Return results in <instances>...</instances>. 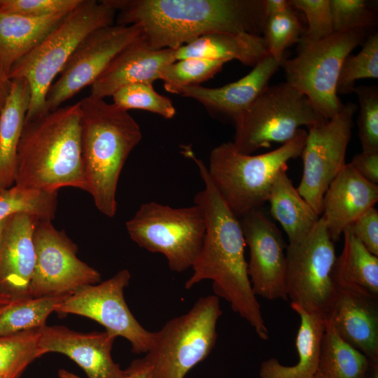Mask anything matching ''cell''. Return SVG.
<instances>
[{
	"instance_id": "40",
	"label": "cell",
	"mask_w": 378,
	"mask_h": 378,
	"mask_svg": "<svg viewBox=\"0 0 378 378\" xmlns=\"http://www.w3.org/2000/svg\"><path fill=\"white\" fill-rule=\"evenodd\" d=\"M81 0H0V12L31 18L68 13Z\"/></svg>"
},
{
	"instance_id": "21",
	"label": "cell",
	"mask_w": 378,
	"mask_h": 378,
	"mask_svg": "<svg viewBox=\"0 0 378 378\" xmlns=\"http://www.w3.org/2000/svg\"><path fill=\"white\" fill-rule=\"evenodd\" d=\"M336 288L328 318L346 343L378 362V297L337 285Z\"/></svg>"
},
{
	"instance_id": "30",
	"label": "cell",
	"mask_w": 378,
	"mask_h": 378,
	"mask_svg": "<svg viewBox=\"0 0 378 378\" xmlns=\"http://www.w3.org/2000/svg\"><path fill=\"white\" fill-rule=\"evenodd\" d=\"M68 295L28 296L1 304L0 336L43 328L49 315Z\"/></svg>"
},
{
	"instance_id": "5",
	"label": "cell",
	"mask_w": 378,
	"mask_h": 378,
	"mask_svg": "<svg viewBox=\"0 0 378 378\" xmlns=\"http://www.w3.org/2000/svg\"><path fill=\"white\" fill-rule=\"evenodd\" d=\"M116 10L109 0H81L31 51L11 69L8 78L24 79L30 89L25 121L45 113L54 78L80 43L92 31L113 24Z\"/></svg>"
},
{
	"instance_id": "22",
	"label": "cell",
	"mask_w": 378,
	"mask_h": 378,
	"mask_svg": "<svg viewBox=\"0 0 378 378\" xmlns=\"http://www.w3.org/2000/svg\"><path fill=\"white\" fill-rule=\"evenodd\" d=\"M378 200V185L363 178L349 164L328 186L320 216L333 242Z\"/></svg>"
},
{
	"instance_id": "43",
	"label": "cell",
	"mask_w": 378,
	"mask_h": 378,
	"mask_svg": "<svg viewBox=\"0 0 378 378\" xmlns=\"http://www.w3.org/2000/svg\"><path fill=\"white\" fill-rule=\"evenodd\" d=\"M121 378H153L152 368L145 358L134 360Z\"/></svg>"
},
{
	"instance_id": "45",
	"label": "cell",
	"mask_w": 378,
	"mask_h": 378,
	"mask_svg": "<svg viewBox=\"0 0 378 378\" xmlns=\"http://www.w3.org/2000/svg\"><path fill=\"white\" fill-rule=\"evenodd\" d=\"M10 88V80L2 73L0 69V113L5 104Z\"/></svg>"
},
{
	"instance_id": "12",
	"label": "cell",
	"mask_w": 378,
	"mask_h": 378,
	"mask_svg": "<svg viewBox=\"0 0 378 378\" xmlns=\"http://www.w3.org/2000/svg\"><path fill=\"white\" fill-rule=\"evenodd\" d=\"M357 108L355 103L349 102L332 118L307 127L300 155L302 175L297 190L319 216L328 186L346 165V152Z\"/></svg>"
},
{
	"instance_id": "38",
	"label": "cell",
	"mask_w": 378,
	"mask_h": 378,
	"mask_svg": "<svg viewBox=\"0 0 378 378\" xmlns=\"http://www.w3.org/2000/svg\"><path fill=\"white\" fill-rule=\"evenodd\" d=\"M334 32L368 31L377 24V15L365 0H330Z\"/></svg>"
},
{
	"instance_id": "17",
	"label": "cell",
	"mask_w": 378,
	"mask_h": 378,
	"mask_svg": "<svg viewBox=\"0 0 378 378\" xmlns=\"http://www.w3.org/2000/svg\"><path fill=\"white\" fill-rule=\"evenodd\" d=\"M117 337L105 330L83 333L63 326L40 329L38 347L42 355L50 352L62 354L73 360L88 378H121L124 370L111 356ZM60 378H80L64 370L59 371Z\"/></svg>"
},
{
	"instance_id": "35",
	"label": "cell",
	"mask_w": 378,
	"mask_h": 378,
	"mask_svg": "<svg viewBox=\"0 0 378 378\" xmlns=\"http://www.w3.org/2000/svg\"><path fill=\"white\" fill-rule=\"evenodd\" d=\"M113 104L127 111L139 109L171 119L176 114L172 102L157 92L152 83H137L124 86L112 96Z\"/></svg>"
},
{
	"instance_id": "11",
	"label": "cell",
	"mask_w": 378,
	"mask_h": 378,
	"mask_svg": "<svg viewBox=\"0 0 378 378\" xmlns=\"http://www.w3.org/2000/svg\"><path fill=\"white\" fill-rule=\"evenodd\" d=\"M334 243L320 217L307 235L286 246L288 300L305 311L319 312L327 318L337 292Z\"/></svg>"
},
{
	"instance_id": "41",
	"label": "cell",
	"mask_w": 378,
	"mask_h": 378,
	"mask_svg": "<svg viewBox=\"0 0 378 378\" xmlns=\"http://www.w3.org/2000/svg\"><path fill=\"white\" fill-rule=\"evenodd\" d=\"M372 254L378 256V211L370 208L346 227Z\"/></svg>"
},
{
	"instance_id": "24",
	"label": "cell",
	"mask_w": 378,
	"mask_h": 378,
	"mask_svg": "<svg viewBox=\"0 0 378 378\" xmlns=\"http://www.w3.org/2000/svg\"><path fill=\"white\" fill-rule=\"evenodd\" d=\"M66 13L31 18L0 12V69L8 80L13 66L41 43Z\"/></svg>"
},
{
	"instance_id": "4",
	"label": "cell",
	"mask_w": 378,
	"mask_h": 378,
	"mask_svg": "<svg viewBox=\"0 0 378 378\" xmlns=\"http://www.w3.org/2000/svg\"><path fill=\"white\" fill-rule=\"evenodd\" d=\"M79 104L85 191L99 212L113 218L120 173L142 132L127 111L104 99L88 96Z\"/></svg>"
},
{
	"instance_id": "25",
	"label": "cell",
	"mask_w": 378,
	"mask_h": 378,
	"mask_svg": "<svg viewBox=\"0 0 378 378\" xmlns=\"http://www.w3.org/2000/svg\"><path fill=\"white\" fill-rule=\"evenodd\" d=\"M269 55L265 38L248 33H214L176 50V59L200 57L227 62L237 60L254 66Z\"/></svg>"
},
{
	"instance_id": "33",
	"label": "cell",
	"mask_w": 378,
	"mask_h": 378,
	"mask_svg": "<svg viewBox=\"0 0 378 378\" xmlns=\"http://www.w3.org/2000/svg\"><path fill=\"white\" fill-rule=\"evenodd\" d=\"M378 78V34H369L362 44V48L355 55H349L344 61L340 72L337 94L353 92L358 79Z\"/></svg>"
},
{
	"instance_id": "9",
	"label": "cell",
	"mask_w": 378,
	"mask_h": 378,
	"mask_svg": "<svg viewBox=\"0 0 378 378\" xmlns=\"http://www.w3.org/2000/svg\"><path fill=\"white\" fill-rule=\"evenodd\" d=\"M125 227L133 241L150 252L162 254L169 269L178 273L192 267L205 234L204 217L195 204L174 208L156 202H146Z\"/></svg>"
},
{
	"instance_id": "16",
	"label": "cell",
	"mask_w": 378,
	"mask_h": 378,
	"mask_svg": "<svg viewBox=\"0 0 378 378\" xmlns=\"http://www.w3.org/2000/svg\"><path fill=\"white\" fill-rule=\"evenodd\" d=\"M239 221L249 248L247 269L254 294L288 300L287 244L281 231L260 209L245 214Z\"/></svg>"
},
{
	"instance_id": "19",
	"label": "cell",
	"mask_w": 378,
	"mask_h": 378,
	"mask_svg": "<svg viewBox=\"0 0 378 378\" xmlns=\"http://www.w3.org/2000/svg\"><path fill=\"white\" fill-rule=\"evenodd\" d=\"M176 49L155 50L139 35L124 48L90 85V96L104 99L120 88L160 80L167 66L176 61Z\"/></svg>"
},
{
	"instance_id": "34",
	"label": "cell",
	"mask_w": 378,
	"mask_h": 378,
	"mask_svg": "<svg viewBox=\"0 0 378 378\" xmlns=\"http://www.w3.org/2000/svg\"><path fill=\"white\" fill-rule=\"evenodd\" d=\"M226 62L200 57H188L171 63L164 69L161 79L166 91L200 85L221 70Z\"/></svg>"
},
{
	"instance_id": "15",
	"label": "cell",
	"mask_w": 378,
	"mask_h": 378,
	"mask_svg": "<svg viewBox=\"0 0 378 378\" xmlns=\"http://www.w3.org/2000/svg\"><path fill=\"white\" fill-rule=\"evenodd\" d=\"M141 34L136 25L111 24L90 33L77 46L51 85L45 113L54 111L83 88L91 85L113 59Z\"/></svg>"
},
{
	"instance_id": "20",
	"label": "cell",
	"mask_w": 378,
	"mask_h": 378,
	"mask_svg": "<svg viewBox=\"0 0 378 378\" xmlns=\"http://www.w3.org/2000/svg\"><path fill=\"white\" fill-rule=\"evenodd\" d=\"M37 220L26 214L7 218L0 241V292L11 300L28 297L36 252Z\"/></svg>"
},
{
	"instance_id": "28",
	"label": "cell",
	"mask_w": 378,
	"mask_h": 378,
	"mask_svg": "<svg viewBox=\"0 0 378 378\" xmlns=\"http://www.w3.org/2000/svg\"><path fill=\"white\" fill-rule=\"evenodd\" d=\"M344 247L337 257L333 278L337 286L378 297V256L370 253L346 228Z\"/></svg>"
},
{
	"instance_id": "1",
	"label": "cell",
	"mask_w": 378,
	"mask_h": 378,
	"mask_svg": "<svg viewBox=\"0 0 378 378\" xmlns=\"http://www.w3.org/2000/svg\"><path fill=\"white\" fill-rule=\"evenodd\" d=\"M182 153L195 163L204 183V188L194 197V204L201 209L205 220L202 246L185 288L190 289L204 280L212 281L215 295L225 300L260 339L267 340L268 328L248 274L239 218L216 190L202 160L189 147H184Z\"/></svg>"
},
{
	"instance_id": "37",
	"label": "cell",
	"mask_w": 378,
	"mask_h": 378,
	"mask_svg": "<svg viewBox=\"0 0 378 378\" xmlns=\"http://www.w3.org/2000/svg\"><path fill=\"white\" fill-rule=\"evenodd\" d=\"M353 92L359 104L357 124L362 152L378 153V88L355 86Z\"/></svg>"
},
{
	"instance_id": "3",
	"label": "cell",
	"mask_w": 378,
	"mask_h": 378,
	"mask_svg": "<svg viewBox=\"0 0 378 378\" xmlns=\"http://www.w3.org/2000/svg\"><path fill=\"white\" fill-rule=\"evenodd\" d=\"M15 182L50 192L64 187L85 191L79 102L25 121Z\"/></svg>"
},
{
	"instance_id": "14",
	"label": "cell",
	"mask_w": 378,
	"mask_h": 378,
	"mask_svg": "<svg viewBox=\"0 0 378 378\" xmlns=\"http://www.w3.org/2000/svg\"><path fill=\"white\" fill-rule=\"evenodd\" d=\"M34 241L36 260L30 297L70 295L100 281V273L78 258L76 245L51 221H37Z\"/></svg>"
},
{
	"instance_id": "36",
	"label": "cell",
	"mask_w": 378,
	"mask_h": 378,
	"mask_svg": "<svg viewBox=\"0 0 378 378\" xmlns=\"http://www.w3.org/2000/svg\"><path fill=\"white\" fill-rule=\"evenodd\" d=\"M301 32L302 25L293 8L268 17L263 37L269 55L281 62L286 50L300 41Z\"/></svg>"
},
{
	"instance_id": "7",
	"label": "cell",
	"mask_w": 378,
	"mask_h": 378,
	"mask_svg": "<svg viewBox=\"0 0 378 378\" xmlns=\"http://www.w3.org/2000/svg\"><path fill=\"white\" fill-rule=\"evenodd\" d=\"M222 314L218 297H201L188 312L169 320L155 332L144 357L151 365L153 378H185L206 358L216 344Z\"/></svg>"
},
{
	"instance_id": "10",
	"label": "cell",
	"mask_w": 378,
	"mask_h": 378,
	"mask_svg": "<svg viewBox=\"0 0 378 378\" xmlns=\"http://www.w3.org/2000/svg\"><path fill=\"white\" fill-rule=\"evenodd\" d=\"M326 120L308 98L286 82L268 86L234 125V149L250 155L272 142L285 144L302 126Z\"/></svg>"
},
{
	"instance_id": "39",
	"label": "cell",
	"mask_w": 378,
	"mask_h": 378,
	"mask_svg": "<svg viewBox=\"0 0 378 378\" xmlns=\"http://www.w3.org/2000/svg\"><path fill=\"white\" fill-rule=\"evenodd\" d=\"M291 6L304 13L308 28L300 43H311L334 33L330 0H290Z\"/></svg>"
},
{
	"instance_id": "48",
	"label": "cell",
	"mask_w": 378,
	"mask_h": 378,
	"mask_svg": "<svg viewBox=\"0 0 378 378\" xmlns=\"http://www.w3.org/2000/svg\"><path fill=\"white\" fill-rule=\"evenodd\" d=\"M0 378H3V377L0 376Z\"/></svg>"
},
{
	"instance_id": "44",
	"label": "cell",
	"mask_w": 378,
	"mask_h": 378,
	"mask_svg": "<svg viewBox=\"0 0 378 378\" xmlns=\"http://www.w3.org/2000/svg\"><path fill=\"white\" fill-rule=\"evenodd\" d=\"M264 5L267 18L293 8L287 0H264Z\"/></svg>"
},
{
	"instance_id": "47",
	"label": "cell",
	"mask_w": 378,
	"mask_h": 378,
	"mask_svg": "<svg viewBox=\"0 0 378 378\" xmlns=\"http://www.w3.org/2000/svg\"><path fill=\"white\" fill-rule=\"evenodd\" d=\"M7 219H5L2 221H0V241L2 235V232L4 231V227L6 225Z\"/></svg>"
},
{
	"instance_id": "8",
	"label": "cell",
	"mask_w": 378,
	"mask_h": 378,
	"mask_svg": "<svg viewBox=\"0 0 378 378\" xmlns=\"http://www.w3.org/2000/svg\"><path fill=\"white\" fill-rule=\"evenodd\" d=\"M367 36V31L354 29L334 32L314 42L300 43L296 57L280 62L286 82L306 96L326 120L332 118L344 106L337 93L342 65Z\"/></svg>"
},
{
	"instance_id": "6",
	"label": "cell",
	"mask_w": 378,
	"mask_h": 378,
	"mask_svg": "<svg viewBox=\"0 0 378 378\" xmlns=\"http://www.w3.org/2000/svg\"><path fill=\"white\" fill-rule=\"evenodd\" d=\"M307 132L297 134L278 148L260 155L237 152L232 141L222 143L209 155L207 170L219 194L237 217L260 209L267 202L272 183L288 162L300 156Z\"/></svg>"
},
{
	"instance_id": "2",
	"label": "cell",
	"mask_w": 378,
	"mask_h": 378,
	"mask_svg": "<svg viewBox=\"0 0 378 378\" xmlns=\"http://www.w3.org/2000/svg\"><path fill=\"white\" fill-rule=\"evenodd\" d=\"M117 24L136 25L153 49H177L214 33L260 35L264 0H109Z\"/></svg>"
},
{
	"instance_id": "29",
	"label": "cell",
	"mask_w": 378,
	"mask_h": 378,
	"mask_svg": "<svg viewBox=\"0 0 378 378\" xmlns=\"http://www.w3.org/2000/svg\"><path fill=\"white\" fill-rule=\"evenodd\" d=\"M370 360L346 343L327 318L320 359L313 378H365Z\"/></svg>"
},
{
	"instance_id": "32",
	"label": "cell",
	"mask_w": 378,
	"mask_h": 378,
	"mask_svg": "<svg viewBox=\"0 0 378 378\" xmlns=\"http://www.w3.org/2000/svg\"><path fill=\"white\" fill-rule=\"evenodd\" d=\"M40 329L0 336V376L19 378L42 355L38 347Z\"/></svg>"
},
{
	"instance_id": "18",
	"label": "cell",
	"mask_w": 378,
	"mask_h": 378,
	"mask_svg": "<svg viewBox=\"0 0 378 378\" xmlns=\"http://www.w3.org/2000/svg\"><path fill=\"white\" fill-rule=\"evenodd\" d=\"M279 67L280 62L267 55L248 74L234 82L218 88L183 87L172 94L197 101L212 117L234 125L269 86Z\"/></svg>"
},
{
	"instance_id": "27",
	"label": "cell",
	"mask_w": 378,
	"mask_h": 378,
	"mask_svg": "<svg viewBox=\"0 0 378 378\" xmlns=\"http://www.w3.org/2000/svg\"><path fill=\"white\" fill-rule=\"evenodd\" d=\"M267 202L272 216L280 223L289 243L304 238L320 218L312 206L300 195L288 177L287 170H282L276 176Z\"/></svg>"
},
{
	"instance_id": "26",
	"label": "cell",
	"mask_w": 378,
	"mask_h": 378,
	"mask_svg": "<svg viewBox=\"0 0 378 378\" xmlns=\"http://www.w3.org/2000/svg\"><path fill=\"white\" fill-rule=\"evenodd\" d=\"M29 102L27 81L11 80L9 94L0 113V188L15 181L18 148Z\"/></svg>"
},
{
	"instance_id": "23",
	"label": "cell",
	"mask_w": 378,
	"mask_h": 378,
	"mask_svg": "<svg viewBox=\"0 0 378 378\" xmlns=\"http://www.w3.org/2000/svg\"><path fill=\"white\" fill-rule=\"evenodd\" d=\"M299 315L300 324L298 330L295 346L298 362L291 366L284 365L272 358L261 363L260 378H313L317 369L327 317L316 312H307L290 304Z\"/></svg>"
},
{
	"instance_id": "46",
	"label": "cell",
	"mask_w": 378,
	"mask_h": 378,
	"mask_svg": "<svg viewBox=\"0 0 378 378\" xmlns=\"http://www.w3.org/2000/svg\"><path fill=\"white\" fill-rule=\"evenodd\" d=\"M11 299L0 292V305L10 302Z\"/></svg>"
},
{
	"instance_id": "42",
	"label": "cell",
	"mask_w": 378,
	"mask_h": 378,
	"mask_svg": "<svg viewBox=\"0 0 378 378\" xmlns=\"http://www.w3.org/2000/svg\"><path fill=\"white\" fill-rule=\"evenodd\" d=\"M349 164L365 180L378 185V153L356 154Z\"/></svg>"
},
{
	"instance_id": "31",
	"label": "cell",
	"mask_w": 378,
	"mask_h": 378,
	"mask_svg": "<svg viewBox=\"0 0 378 378\" xmlns=\"http://www.w3.org/2000/svg\"><path fill=\"white\" fill-rule=\"evenodd\" d=\"M57 192L15 185L0 188V221L15 214H26L38 221H52L57 209Z\"/></svg>"
},
{
	"instance_id": "13",
	"label": "cell",
	"mask_w": 378,
	"mask_h": 378,
	"mask_svg": "<svg viewBox=\"0 0 378 378\" xmlns=\"http://www.w3.org/2000/svg\"><path fill=\"white\" fill-rule=\"evenodd\" d=\"M130 279V271L124 269L99 284L81 287L69 295L55 312L94 320L106 331L127 340L133 353L146 354L153 344L155 332L139 323L125 302L124 289Z\"/></svg>"
}]
</instances>
